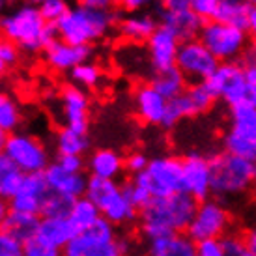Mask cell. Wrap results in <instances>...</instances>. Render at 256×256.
<instances>
[{
	"instance_id": "obj_1",
	"label": "cell",
	"mask_w": 256,
	"mask_h": 256,
	"mask_svg": "<svg viewBox=\"0 0 256 256\" xmlns=\"http://www.w3.org/2000/svg\"><path fill=\"white\" fill-rule=\"evenodd\" d=\"M198 200L187 191H178L164 196H154L138 214L140 234L146 242L172 232H185L194 217Z\"/></svg>"
},
{
	"instance_id": "obj_2",
	"label": "cell",
	"mask_w": 256,
	"mask_h": 256,
	"mask_svg": "<svg viewBox=\"0 0 256 256\" xmlns=\"http://www.w3.org/2000/svg\"><path fill=\"white\" fill-rule=\"evenodd\" d=\"M212 161V196L228 202L242 198L256 189V159L234 156L220 150Z\"/></svg>"
},
{
	"instance_id": "obj_3",
	"label": "cell",
	"mask_w": 256,
	"mask_h": 256,
	"mask_svg": "<svg viewBox=\"0 0 256 256\" xmlns=\"http://www.w3.org/2000/svg\"><path fill=\"white\" fill-rule=\"evenodd\" d=\"M120 17L122 12L118 8L94 10L77 4L70 8V12L56 22L58 36L75 45H94L116 30Z\"/></svg>"
},
{
	"instance_id": "obj_4",
	"label": "cell",
	"mask_w": 256,
	"mask_h": 256,
	"mask_svg": "<svg viewBox=\"0 0 256 256\" xmlns=\"http://www.w3.org/2000/svg\"><path fill=\"white\" fill-rule=\"evenodd\" d=\"M116 224L101 215L88 228L73 236L64 247L66 256H120L129 252V242L120 238Z\"/></svg>"
},
{
	"instance_id": "obj_5",
	"label": "cell",
	"mask_w": 256,
	"mask_h": 256,
	"mask_svg": "<svg viewBox=\"0 0 256 256\" xmlns=\"http://www.w3.org/2000/svg\"><path fill=\"white\" fill-rule=\"evenodd\" d=\"M86 196L94 200L101 210V215L107 217L116 226H129L138 220L140 210L131 202L124 185L118 184V180L88 174Z\"/></svg>"
},
{
	"instance_id": "obj_6",
	"label": "cell",
	"mask_w": 256,
	"mask_h": 256,
	"mask_svg": "<svg viewBox=\"0 0 256 256\" xmlns=\"http://www.w3.org/2000/svg\"><path fill=\"white\" fill-rule=\"evenodd\" d=\"M45 22L40 6L22 2L12 12L0 14V34L17 43L22 52L36 54L43 52L42 30Z\"/></svg>"
},
{
	"instance_id": "obj_7",
	"label": "cell",
	"mask_w": 256,
	"mask_h": 256,
	"mask_svg": "<svg viewBox=\"0 0 256 256\" xmlns=\"http://www.w3.org/2000/svg\"><path fill=\"white\" fill-rule=\"evenodd\" d=\"M222 150L234 156L256 159V101L245 100L228 107V129Z\"/></svg>"
},
{
	"instance_id": "obj_8",
	"label": "cell",
	"mask_w": 256,
	"mask_h": 256,
	"mask_svg": "<svg viewBox=\"0 0 256 256\" xmlns=\"http://www.w3.org/2000/svg\"><path fill=\"white\" fill-rule=\"evenodd\" d=\"M198 38L204 42L208 49L214 52V56L219 62L243 60L252 43L247 28L228 24V22L217 21V19L204 21Z\"/></svg>"
},
{
	"instance_id": "obj_9",
	"label": "cell",
	"mask_w": 256,
	"mask_h": 256,
	"mask_svg": "<svg viewBox=\"0 0 256 256\" xmlns=\"http://www.w3.org/2000/svg\"><path fill=\"white\" fill-rule=\"evenodd\" d=\"M215 101L217 98L206 82H189L184 94H180L174 100H168L166 114H164L161 128L172 129L176 128L180 122L204 116L214 108Z\"/></svg>"
},
{
	"instance_id": "obj_10",
	"label": "cell",
	"mask_w": 256,
	"mask_h": 256,
	"mask_svg": "<svg viewBox=\"0 0 256 256\" xmlns=\"http://www.w3.org/2000/svg\"><path fill=\"white\" fill-rule=\"evenodd\" d=\"M204 82L210 86V90L214 92L217 101H222L228 107L240 103V101L250 100L247 70H245V62L242 60L219 62L217 70Z\"/></svg>"
},
{
	"instance_id": "obj_11",
	"label": "cell",
	"mask_w": 256,
	"mask_h": 256,
	"mask_svg": "<svg viewBox=\"0 0 256 256\" xmlns=\"http://www.w3.org/2000/svg\"><path fill=\"white\" fill-rule=\"evenodd\" d=\"M159 24L168 28L180 42L200 36L204 19L191 6V0H159L157 2Z\"/></svg>"
},
{
	"instance_id": "obj_12",
	"label": "cell",
	"mask_w": 256,
	"mask_h": 256,
	"mask_svg": "<svg viewBox=\"0 0 256 256\" xmlns=\"http://www.w3.org/2000/svg\"><path fill=\"white\" fill-rule=\"evenodd\" d=\"M232 226V215L224 206V202L215 196L204 198L198 202L194 217L187 226V234L194 242L206 240V238H222Z\"/></svg>"
},
{
	"instance_id": "obj_13",
	"label": "cell",
	"mask_w": 256,
	"mask_h": 256,
	"mask_svg": "<svg viewBox=\"0 0 256 256\" xmlns=\"http://www.w3.org/2000/svg\"><path fill=\"white\" fill-rule=\"evenodd\" d=\"M4 152L22 172H43L50 164L47 146L38 136L28 133H21V131L10 133Z\"/></svg>"
},
{
	"instance_id": "obj_14",
	"label": "cell",
	"mask_w": 256,
	"mask_h": 256,
	"mask_svg": "<svg viewBox=\"0 0 256 256\" xmlns=\"http://www.w3.org/2000/svg\"><path fill=\"white\" fill-rule=\"evenodd\" d=\"M144 176L154 196L184 191V161L176 156L150 157Z\"/></svg>"
},
{
	"instance_id": "obj_15",
	"label": "cell",
	"mask_w": 256,
	"mask_h": 256,
	"mask_svg": "<svg viewBox=\"0 0 256 256\" xmlns=\"http://www.w3.org/2000/svg\"><path fill=\"white\" fill-rule=\"evenodd\" d=\"M176 66L189 82H204L217 70L219 60L214 56V52L208 49L200 38H192L180 43Z\"/></svg>"
},
{
	"instance_id": "obj_16",
	"label": "cell",
	"mask_w": 256,
	"mask_h": 256,
	"mask_svg": "<svg viewBox=\"0 0 256 256\" xmlns=\"http://www.w3.org/2000/svg\"><path fill=\"white\" fill-rule=\"evenodd\" d=\"M62 126L72 128L78 133H88L90 129V98L75 82L64 84L58 92Z\"/></svg>"
},
{
	"instance_id": "obj_17",
	"label": "cell",
	"mask_w": 256,
	"mask_h": 256,
	"mask_svg": "<svg viewBox=\"0 0 256 256\" xmlns=\"http://www.w3.org/2000/svg\"><path fill=\"white\" fill-rule=\"evenodd\" d=\"M184 161V191H187L191 196L198 200L210 198L212 196V161L210 157L191 152Z\"/></svg>"
},
{
	"instance_id": "obj_18",
	"label": "cell",
	"mask_w": 256,
	"mask_h": 256,
	"mask_svg": "<svg viewBox=\"0 0 256 256\" xmlns=\"http://www.w3.org/2000/svg\"><path fill=\"white\" fill-rule=\"evenodd\" d=\"M180 40L164 26H157V30L150 36L146 45V56H148V66L152 73L168 70L176 66V56H178Z\"/></svg>"
},
{
	"instance_id": "obj_19",
	"label": "cell",
	"mask_w": 256,
	"mask_h": 256,
	"mask_svg": "<svg viewBox=\"0 0 256 256\" xmlns=\"http://www.w3.org/2000/svg\"><path fill=\"white\" fill-rule=\"evenodd\" d=\"M92 52V45H75V43H68L58 38L56 42H52L43 50V58L52 72L70 73L75 66L90 60Z\"/></svg>"
},
{
	"instance_id": "obj_20",
	"label": "cell",
	"mask_w": 256,
	"mask_h": 256,
	"mask_svg": "<svg viewBox=\"0 0 256 256\" xmlns=\"http://www.w3.org/2000/svg\"><path fill=\"white\" fill-rule=\"evenodd\" d=\"M133 103H135V112L138 120L146 126H163L164 114L168 100L163 94L156 90L152 82H142L135 88L133 92Z\"/></svg>"
},
{
	"instance_id": "obj_21",
	"label": "cell",
	"mask_w": 256,
	"mask_h": 256,
	"mask_svg": "<svg viewBox=\"0 0 256 256\" xmlns=\"http://www.w3.org/2000/svg\"><path fill=\"white\" fill-rule=\"evenodd\" d=\"M159 26L157 15L146 14V12H135V14H122L116 32L126 43L140 45L150 40Z\"/></svg>"
},
{
	"instance_id": "obj_22",
	"label": "cell",
	"mask_w": 256,
	"mask_h": 256,
	"mask_svg": "<svg viewBox=\"0 0 256 256\" xmlns=\"http://www.w3.org/2000/svg\"><path fill=\"white\" fill-rule=\"evenodd\" d=\"M43 172H45L49 189H52V191L68 194L72 198H78V196L86 194V187H88V176H86V172L66 170L56 159L50 161V164Z\"/></svg>"
},
{
	"instance_id": "obj_23",
	"label": "cell",
	"mask_w": 256,
	"mask_h": 256,
	"mask_svg": "<svg viewBox=\"0 0 256 256\" xmlns=\"http://www.w3.org/2000/svg\"><path fill=\"white\" fill-rule=\"evenodd\" d=\"M75 234H77V228L70 217H42L36 238L64 254V247Z\"/></svg>"
},
{
	"instance_id": "obj_24",
	"label": "cell",
	"mask_w": 256,
	"mask_h": 256,
	"mask_svg": "<svg viewBox=\"0 0 256 256\" xmlns=\"http://www.w3.org/2000/svg\"><path fill=\"white\" fill-rule=\"evenodd\" d=\"M146 249L152 256H194L196 242L187 232H172L148 240Z\"/></svg>"
},
{
	"instance_id": "obj_25",
	"label": "cell",
	"mask_w": 256,
	"mask_h": 256,
	"mask_svg": "<svg viewBox=\"0 0 256 256\" xmlns=\"http://www.w3.org/2000/svg\"><path fill=\"white\" fill-rule=\"evenodd\" d=\"M86 172L101 178L118 180L126 172V161L116 150L98 148L86 157Z\"/></svg>"
},
{
	"instance_id": "obj_26",
	"label": "cell",
	"mask_w": 256,
	"mask_h": 256,
	"mask_svg": "<svg viewBox=\"0 0 256 256\" xmlns=\"http://www.w3.org/2000/svg\"><path fill=\"white\" fill-rule=\"evenodd\" d=\"M40 219H42V215L17 212V210L10 208V214L6 215V219L2 220L0 228H4L6 232H10L12 236H15L17 240H21L24 243L32 236H36L38 226H40Z\"/></svg>"
},
{
	"instance_id": "obj_27",
	"label": "cell",
	"mask_w": 256,
	"mask_h": 256,
	"mask_svg": "<svg viewBox=\"0 0 256 256\" xmlns=\"http://www.w3.org/2000/svg\"><path fill=\"white\" fill-rule=\"evenodd\" d=\"M150 82L156 86V90H159L166 100L178 98L180 94L185 92V88L189 84L187 77L180 72L178 66H172V68L163 70V72L152 73V80Z\"/></svg>"
},
{
	"instance_id": "obj_28",
	"label": "cell",
	"mask_w": 256,
	"mask_h": 256,
	"mask_svg": "<svg viewBox=\"0 0 256 256\" xmlns=\"http://www.w3.org/2000/svg\"><path fill=\"white\" fill-rule=\"evenodd\" d=\"M90 138L88 133H78L72 128H62L54 135V148L56 156H66V154H75V156H86L90 152Z\"/></svg>"
},
{
	"instance_id": "obj_29",
	"label": "cell",
	"mask_w": 256,
	"mask_h": 256,
	"mask_svg": "<svg viewBox=\"0 0 256 256\" xmlns=\"http://www.w3.org/2000/svg\"><path fill=\"white\" fill-rule=\"evenodd\" d=\"M250 8L252 6H250L247 0H219L214 19L228 22V24L242 26V28H247Z\"/></svg>"
},
{
	"instance_id": "obj_30",
	"label": "cell",
	"mask_w": 256,
	"mask_h": 256,
	"mask_svg": "<svg viewBox=\"0 0 256 256\" xmlns=\"http://www.w3.org/2000/svg\"><path fill=\"white\" fill-rule=\"evenodd\" d=\"M22 174L24 172L6 156V152H0V196L12 198L19 189Z\"/></svg>"
},
{
	"instance_id": "obj_31",
	"label": "cell",
	"mask_w": 256,
	"mask_h": 256,
	"mask_svg": "<svg viewBox=\"0 0 256 256\" xmlns=\"http://www.w3.org/2000/svg\"><path fill=\"white\" fill-rule=\"evenodd\" d=\"M100 217H101V210L98 208V204L94 200H90L86 194L75 198L72 212H70V219L75 224L77 232H80V230L88 228L90 224H94Z\"/></svg>"
},
{
	"instance_id": "obj_32",
	"label": "cell",
	"mask_w": 256,
	"mask_h": 256,
	"mask_svg": "<svg viewBox=\"0 0 256 256\" xmlns=\"http://www.w3.org/2000/svg\"><path fill=\"white\" fill-rule=\"evenodd\" d=\"M22 112L17 101L8 92L0 90V129H4L8 135L21 128Z\"/></svg>"
},
{
	"instance_id": "obj_33",
	"label": "cell",
	"mask_w": 256,
	"mask_h": 256,
	"mask_svg": "<svg viewBox=\"0 0 256 256\" xmlns=\"http://www.w3.org/2000/svg\"><path fill=\"white\" fill-rule=\"evenodd\" d=\"M75 198L49 189L42 204V217H70Z\"/></svg>"
},
{
	"instance_id": "obj_34",
	"label": "cell",
	"mask_w": 256,
	"mask_h": 256,
	"mask_svg": "<svg viewBox=\"0 0 256 256\" xmlns=\"http://www.w3.org/2000/svg\"><path fill=\"white\" fill-rule=\"evenodd\" d=\"M101 68L98 64H94L90 60H86L82 64L75 66L72 72H70V78L72 82L78 84L80 88H96L101 82Z\"/></svg>"
},
{
	"instance_id": "obj_35",
	"label": "cell",
	"mask_w": 256,
	"mask_h": 256,
	"mask_svg": "<svg viewBox=\"0 0 256 256\" xmlns=\"http://www.w3.org/2000/svg\"><path fill=\"white\" fill-rule=\"evenodd\" d=\"M220 243H222L224 256H249V249H247V243H245V236L240 234V232L228 230L226 234L220 238Z\"/></svg>"
},
{
	"instance_id": "obj_36",
	"label": "cell",
	"mask_w": 256,
	"mask_h": 256,
	"mask_svg": "<svg viewBox=\"0 0 256 256\" xmlns=\"http://www.w3.org/2000/svg\"><path fill=\"white\" fill-rule=\"evenodd\" d=\"M70 8L72 6L68 0H43L40 4V12L47 22H58L70 12Z\"/></svg>"
},
{
	"instance_id": "obj_37",
	"label": "cell",
	"mask_w": 256,
	"mask_h": 256,
	"mask_svg": "<svg viewBox=\"0 0 256 256\" xmlns=\"http://www.w3.org/2000/svg\"><path fill=\"white\" fill-rule=\"evenodd\" d=\"M42 204L43 198H38V196H32V194H14L10 198V208L12 210H17V212H26V214H42Z\"/></svg>"
},
{
	"instance_id": "obj_38",
	"label": "cell",
	"mask_w": 256,
	"mask_h": 256,
	"mask_svg": "<svg viewBox=\"0 0 256 256\" xmlns=\"http://www.w3.org/2000/svg\"><path fill=\"white\" fill-rule=\"evenodd\" d=\"M22 254L24 256H60L62 252L56 249H52L49 245H45V243L36 238V236H32L30 240L22 243Z\"/></svg>"
},
{
	"instance_id": "obj_39",
	"label": "cell",
	"mask_w": 256,
	"mask_h": 256,
	"mask_svg": "<svg viewBox=\"0 0 256 256\" xmlns=\"http://www.w3.org/2000/svg\"><path fill=\"white\" fill-rule=\"evenodd\" d=\"M0 256H22V242L0 228Z\"/></svg>"
},
{
	"instance_id": "obj_40",
	"label": "cell",
	"mask_w": 256,
	"mask_h": 256,
	"mask_svg": "<svg viewBox=\"0 0 256 256\" xmlns=\"http://www.w3.org/2000/svg\"><path fill=\"white\" fill-rule=\"evenodd\" d=\"M21 52L22 50L19 49L17 43L0 34V60H4L8 66H15L21 60Z\"/></svg>"
},
{
	"instance_id": "obj_41",
	"label": "cell",
	"mask_w": 256,
	"mask_h": 256,
	"mask_svg": "<svg viewBox=\"0 0 256 256\" xmlns=\"http://www.w3.org/2000/svg\"><path fill=\"white\" fill-rule=\"evenodd\" d=\"M124 161H126V172L128 174H138V172L146 170L150 157L144 152H131L129 156L124 157Z\"/></svg>"
},
{
	"instance_id": "obj_42",
	"label": "cell",
	"mask_w": 256,
	"mask_h": 256,
	"mask_svg": "<svg viewBox=\"0 0 256 256\" xmlns=\"http://www.w3.org/2000/svg\"><path fill=\"white\" fill-rule=\"evenodd\" d=\"M196 254L198 256H224L220 238H206L196 242Z\"/></svg>"
},
{
	"instance_id": "obj_43",
	"label": "cell",
	"mask_w": 256,
	"mask_h": 256,
	"mask_svg": "<svg viewBox=\"0 0 256 256\" xmlns=\"http://www.w3.org/2000/svg\"><path fill=\"white\" fill-rule=\"evenodd\" d=\"M56 161L66 170L70 172H84L86 170V157L75 156V154H66V156H56Z\"/></svg>"
},
{
	"instance_id": "obj_44",
	"label": "cell",
	"mask_w": 256,
	"mask_h": 256,
	"mask_svg": "<svg viewBox=\"0 0 256 256\" xmlns=\"http://www.w3.org/2000/svg\"><path fill=\"white\" fill-rule=\"evenodd\" d=\"M217 2L219 0H191V6L204 21H208V19H214L215 10H217Z\"/></svg>"
},
{
	"instance_id": "obj_45",
	"label": "cell",
	"mask_w": 256,
	"mask_h": 256,
	"mask_svg": "<svg viewBox=\"0 0 256 256\" xmlns=\"http://www.w3.org/2000/svg\"><path fill=\"white\" fill-rule=\"evenodd\" d=\"M156 0H116V8L122 14H135L150 8Z\"/></svg>"
},
{
	"instance_id": "obj_46",
	"label": "cell",
	"mask_w": 256,
	"mask_h": 256,
	"mask_svg": "<svg viewBox=\"0 0 256 256\" xmlns=\"http://www.w3.org/2000/svg\"><path fill=\"white\" fill-rule=\"evenodd\" d=\"M58 26L56 22H45V26L42 30V45H43V50L49 47L52 42H56L58 40Z\"/></svg>"
},
{
	"instance_id": "obj_47",
	"label": "cell",
	"mask_w": 256,
	"mask_h": 256,
	"mask_svg": "<svg viewBox=\"0 0 256 256\" xmlns=\"http://www.w3.org/2000/svg\"><path fill=\"white\" fill-rule=\"evenodd\" d=\"M77 4L86 8H94V10H114L116 8V0H77Z\"/></svg>"
},
{
	"instance_id": "obj_48",
	"label": "cell",
	"mask_w": 256,
	"mask_h": 256,
	"mask_svg": "<svg viewBox=\"0 0 256 256\" xmlns=\"http://www.w3.org/2000/svg\"><path fill=\"white\" fill-rule=\"evenodd\" d=\"M243 236H245V243L249 249V256H256V226H250Z\"/></svg>"
},
{
	"instance_id": "obj_49",
	"label": "cell",
	"mask_w": 256,
	"mask_h": 256,
	"mask_svg": "<svg viewBox=\"0 0 256 256\" xmlns=\"http://www.w3.org/2000/svg\"><path fill=\"white\" fill-rule=\"evenodd\" d=\"M247 32L252 42H256V6L250 8V15H249V22H247Z\"/></svg>"
},
{
	"instance_id": "obj_50",
	"label": "cell",
	"mask_w": 256,
	"mask_h": 256,
	"mask_svg": "<svg viewBox=\"0 0 256 256\" xmlns=\"http://www.w3.org/2000/svg\"><path fill=\"white\" fill-rule=\"evenodd\" d=\"M243 62L250 66H256V42L250 43V47H249V50H247L245 58H243Z\"/></svg>"
},
{
	"instance_id": "obj_51",
	"label": "cell",
	"mask_w": 256,
	"mask_h": 256,
	"mask_svg": "<svg viewBox=\"0 0 256 256\" xmlns=\"http://www.w3.org/2000/svg\"><path fill=\"white\" fill-rule=\"evenodd\" d=\"M8 214H10V200L0 196V224H2V220L6 219Z\"/></svg>"
},
{
	"instance_id": "obj_52",
	"label": "cell",
	"mask_w": 256,
	"mask_h": 256,
	"mask_svg": "<svg viewBox=\"0 0 256 256\" xmlns=\"http://www.w3.org/2000/svg\"><path fill=\"white\" fill-rule=\"evenodd\" d=\"M6 138H8V133L4 129H0V152H4V146H6Z\"/></svg>"
},
{
	"instance_id": "obj_53",
	"label": "cell",
	"mask_w": 256,
	"mask_h": 256,
	"mask_svg": "<svg viewBox=\"0 0 256 256\" xmlns=\"http://www.w3.org/2000/svg\"><path fill=\"white\" fill-rule=\"evenodd\" d=\"M8 68H10V66H8L6 62H4V60H0V80H2V78L6 77V73H8Z\"/></svg>"
},
{
	"instance_id": "obj_54",
	"label": "cell",
	"mask_w": 256,
	"mask_h": 256,
	"mask_svg": "<svg viewBox=\"0 0 256 256\" xmlns=\"http://www.w3.org/2000/svg\"><path fill=\"white\" fill-rule=\"evenodd\" d=\"M12 2H14V0H0V14H2L6 8L12 6Z\"/></svg>"
},
{
	"instance_id": "obj_55",
	"label": "cell",
	"mask_w": 256,
	"mask_h": 256,
	"mask_svg": "<svg viewBox=\"0 0 256 256\" xmlns=\"http://www.w3.org/2000/svg\"><path fill=\"white\" fill-rule=\"evenodd\" d=\"M22 2H28V4H36V6H40L43 0H22Z\"/></svg>"
},
{
	"instance_id": "obj_56",
	"label": "cell",
	"mask_w": 256,
	"mask_h": 256,
	"mask_svg": "<svg viewBox=\"0 0 256 256\" xmlns=\"http://www.w3.org/2000/svg\"><path fill=\"white\" fill-rule=\"evenodd\" d=\"M247 2H249L250 6H256V0H247Z\"/></svg>"
}]
</instances>
